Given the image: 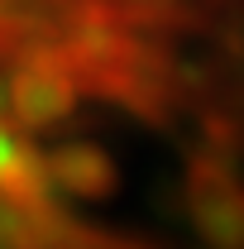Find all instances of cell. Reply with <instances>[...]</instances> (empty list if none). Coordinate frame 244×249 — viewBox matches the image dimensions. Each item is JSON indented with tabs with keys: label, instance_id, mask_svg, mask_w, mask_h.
Masks as SVG:
<instances>
[{
	"label": "cell",
	"instance_id": "cell-3",
	"mask_svg": "<svg viewBox=\"0 0 244 249\" xmlns=\"http://www.w3.org/2000/svg\"><path fill=\"white\" fill-rule=\"evenodd\" d=\"M43 173H48V187H62L72 196H105L115 187V163L96 144H62V149H53L43 158Z\"/></svg>",
	"mask_w": 244,
	"mask_h": 249
},
{
	"label": "cell",
	"instance_id": "cell-5",
	"mask_svg": "<svg viewBox=\"0 0 244 249\" xmlns=\"http://www.w3.org/2000/svg\"><path fill=\"white\" fill-rule=\"evenodd\" d=\"M5 24H10V5L0 0V34H5Z\"/></svg>",
	"mask_w": 244,
	"mask_h": 249
},
{
	"label": "cell",
	"instance_id": "cell-1",
	"mask_svg": "<svg viewBox=\"0 0 244 249\" xmlns=\"http://www.w3.org/2000/svg\"><path fill=\"white\" fill-rule=\"evenodd\" d=\"M77 77H72V67L62 62L58 43H29V48H19V58L10 67V87H5V106H10V115L19 129H53L72 115V106H77Z\"/></svg>",
	"mask_w": 244,
	"mask_h": 249
},
{
	"label": "cell",
	"instance_id": "cell-2",
	"mask_svg": "<svg viewBox=\"0 0 244 249\" xmlns=\"http://www.w3.org/2000/svg\"><path fill=\"white\" fill-rule=\"evenodd\" d=\"M187 196H192V216L201 225V235H206L215 249H240L244 211H240V187H235L230 163H215V158L196 163Z\"/></svg>",
	"mask_w": 244,
	"mask_h": 249
},
{
	"label": "cell",
	"instance_id": "cell-4",
	"mask_svg": "<svg viewBox=\"0 0 244 249\" xmlns=\"http://www.w3.org/2000/svg\"><path fill=\"white\" fill-rule=\"evenodd\" d=\"M115 10H120L124 19L129 15H158V10H168V0H110Z\"/></svg>",
	"mask_w": 244,
	"mask_h": 249
}]
</instances>
